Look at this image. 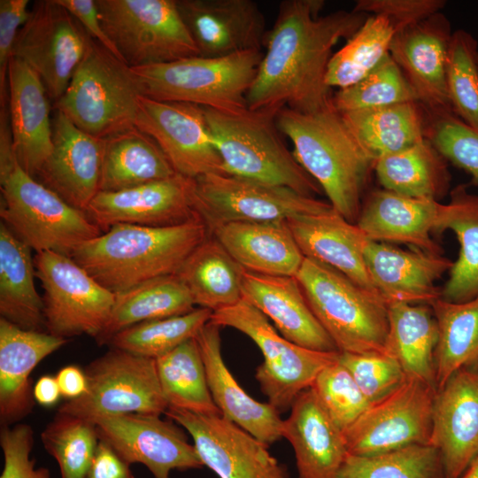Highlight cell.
I'll list each match as a JSON object with an SVG mask.
<instances>
[{
  "label": "cell",
  "instance_id": "11",
  "mask_svg": "<svg viewBox=\"0 0 478 478\" xmlns=\"http://www.w3.org/2000/svg\"><path fill=\"white\" fill-rule=\"evenodd\" d=\"M86 393L60 405L58 413L94 421L128 413H165L168 405L158 377L156 360L111 348L84 370Z\"/></svg>",
  "mask_w": 478,
  "mask_h": 478
},
{
  "label": "cell",
  "instance_id": "6",
  "mask_svg": "<svg viewBox=\"0 0 478 478\" xmlns=\"http://www.w3.org/2000/svg\"><path fill=\"white\" fill-rule=\"evenodd\" d=\"M142 96L131 67L91 39L55 109L83 132L104 139L135 127Z\"/></svg>",
  "mask_w": 478,
  "mask_h": 478
},
{
  "label": "cell",
  "instance_id": "35",
  "mask_svg": "<svg viewBox=\"0 0 478 478\" xmlns=\"http://www.w3.org/2000/svg\"><path fill=\"white\" fill-rule=\"evenodd\" d=\"M176 174L157 143L135 126L104 139L99 191H120Z\"/></svg>",
  "mask_w": 478,
  "mask_h": 478
},
{
  "label": "cell",
  "instance_id": "49",
  "mask_svg": "<svg viewBox=\"0 0 478 478\" xmlns=\"http://www.w3.org/2000/svg\"><path fill=\"white\" fill-rule=\"evenodd\" d=\"M310 388L342 431L349 428L370 405L349 370L339 360L321 370Z\"/></svg>",
  "mask_w": 478,
  "mask_h": 478
},
{
  "label": "cell",
  "instance_id": "48",
  "mask_svg": "<svg viewBox=\"0 0 478 478\" xmlns=\"http://www.w3.org/2000/svg\"><path fill=\"white\" fill-rule=\"evenodd\" d=\"M477 54V41L469 32H453L446 66L451 108L465 124L478 132Z\"/></svg>",
  "mask_w": 478,
  "mask_h": 478
},
{
  "label": "cell",
  "instance_id": "4",
  "mask_svg": "<svg viewBox=\"0 0 478 478\" xmlns=\"http://www.w3.org/2000/svg\"><path fill=\"white\" fill-rule=\"evenodd\" d=\"M204 110L226 173L284 186L307 197L320 193V185L282 142L278 110Z\"/></svg>",
  "mask_w": 478,
  "mask_h": 478
},
{
  "label": "cell",
  "instance_id": "27",
  "mask_svg": "<svg viewBox=\"0 0 478 478\" xmlns=\"http://www.w3.org/2000/svg\"><path fill=\"white\" fill-rule=\"evenodd\" d=\"M282 436L294 450L297 478H337L349 454L343 434L311 388L292 403Z\"/></svg>",
  "mask_w": 478,
  "mask_h": 478
},
{
  "label": "cell",
  "instance_id": "52",
  "mask_svg": "<svg viewBox=\"0 0 478 478\" xmlns=\"http://www.w3.org/2000/svg\"><path fill=\"white\" fill-rule=\"evenodd\" d=\"M34 432L27 424L4 426L0 445L4 455V468L0 478H50L47 468H35L30 458Z\"/></svg>",
  "mask_w": 478,
  "mask_h": 478
},
{
  "label": "cell",
  "instance_id": "14",
  "mask_svg": "<svg viewBox=\"0 0 478 478\" xmlns=\"http://www.w3.org/2000/svg\"><path fill=\"white\" fill-rule=\"evenodd\" d=\"M436 393L434 385L406 375L399 387L371 403L343 431L348 453L368 456L430 443Z\"/></svg>",
  "mask_w": 478,
  "mask_h": 478
},
{
  "label": "cell",
  "instance_id": "46",
  "mask_svg": "<svg viewBox=\"0 0 478 478\" xmlns=\"http://www.w3.org/2000/svg\"><path fill=\"white\" fill-rule=\"evenodd\" d=\"M408 102H419L417 95L389 53L361 81L338 89L332 97L338 112Z\"/></svg>",
  "mask_w": 478,
  "mask_h": 478
},
{
  "label": "cell",
  "instance_id": "8",
  "mask_svg": "<svg viewBox=\"0 0 478 478\" xmlns=\"http://www.w3.org/2000/svg\"><path fill=\"white\" fill-rule=\"evenodd\" d=\"M2 222L35 252L71 257L103 233L78 210L28 174L18 163L0 175Z\"/></svg>",
  "mask_w": 478,
  "mask_h": 478
},
{
  "label": "cell",
  "instance_id": "42",
  "mask_svg": "<svg viewBox=\"0 0 478 478\" xmlns=\"http://www.w3.org/2000/svg\"><path fill=\"white\" fill-rule=\"evenodd\" d=\"M155 360L160 387L168 407L197 413L221 414L212 399L205 366L195 338L182 343Z\"/></svg>",
  "mask_w": 478,
  "mask_h": 478
},
{
  "label": "cell",
  "instance_id": "37",
  "mask_svg": "<svg viewBox=\"0 0 478 478\" xmlns=\"http://www.w3.org/2000/svg\"><path fill=\"white\" fill-rule=\"evenodd\" d=\"M245 269L209 235L185 259L177 273L195 305L212 312L243 299Z\"/></svg>",
  "mask_w": 478,
  "mask_h": 478
},
{
  "label": "cell",
  "instance_id": "36",
  "mask_svg": "<svg viewBox=\"0 0 478 478\" xmlns=\"http://www.w3.org/2000/svg\"><path fill=\"white\" fill-rule=\"evenodd\" d=\"M31 251L1 221V318L22 329L42 331L45 329L43 300L35 289Z\"/></svg>",
  "mask_w": 478,
  "mask_h": 478
},
{
  "label": "cell",
  "instance_id": "56",
  "mask_svg": "<svg viewBox=\"0 0 478 478\" xmlns=\"http://www.w3.org/2000/svg\"><path fill=\"white\" fill-rule=\"evenodd\" d=\"M129 466L109 444L99 440L85 478H135Z\"/></svg>",
  "mask_w": 478,
  "mask_h": 478
},
{
  "label": "cell",
  "instance_id": "16",
  "mask_svg": "<svg viewBox=\"0 0 478 478\" xmlns=\"http://www.w3.org/2000/svg\"><path fill=\"white\" fill-rule=\"evenodd\" d=\"M135 126L157 143L178 174L197 179L226 173L204 107L143 95Z\"/></svg>",
  "mask_w": 478,
  "mask_h": 478
},
{
  "label": "cell",
  "instance_id": "44",
  "mask_svg": "<svg viewBox=\"0 0 478 478\" xmlns=\"http://www.w3.org/2000/svg\"><path fill=\"white\" fill-rule=\"evenodd\" d=\"M212 312L197 307L185 314L141 322L120 331L107 344L111 348L156 359L195 338L211 320Z\"/></svg>",
  "mask_w": 478,
  "mask_h": 478
},
{
  "label": "cell",
  "instance_id": "30",
  "mask_svg": "<svg viewBox=\"0 0 478 478\" xmlns=\"http://www.w3.org/2000/svg\"><path fill=\"white\" fill-rule=\"evenodd\" d=\"M286 222L305 258L326 264L378 294L365 261L364 249L368 239L356 224L334 209L292 217Z\"/></svg>",
  "mask_w": 478,
  "mask_h": 478
},
{
  "label": "cell",
  "instance_id": "23",
  "mask_svg": "<svg viewBox=\"0 0 478 478\" xmlns=\"http://www.w3.org/2000/svg\"><path fill=\"white\" fill-rule=\"evenodd\" d=\"M103 147L104 139L83 132L56 111L52 150L37 174L40 182L85 212L99 192Z\"/></svg>",
  "mask_w": 478,
  "mask_h": 478
},
{
  "label": "cell",
  "instance_id": "40",
  "mask_svg": "<svg viewBox=\"0 0 478 478\" xmlns=\"http://www.w3.org/2000/svg\"><path fill=\"white\" fill-rule=\"evenodd\" d=\"M374 170L382 189L401 196L439 202L450 190L448 161L427 138L379 158Z\"/></svg>",
  "mask_w": 478,
  "mask_h": 478
},
{
  "label": "cell",
  "instance_id": "50",
  "mask_svg": "<svg viewBox=\"0 0 478 478\" xmlns=\"http://www.w3.org/2000/svg\"><path fill=\"white\" fill-rule=\"evenodd\" d=\"M426 138L478 186V132L451 112H428Z\"/></svg>",
  "mask_w": 478,
  "mask_h": 478
},
{
  "label": "cell",
  "instance_id": "3",
  "mask_svg": "<svg viewBox=\"0 0 478 478\" xmlns=\"http://www.w3.org/2000/svg\"><path fill=\"white\" fill-rule=\"evenodd\" d=\"M276 125L291 141L294 156L320 185L333 209L356 224L374 161L361 148L333 106L312 113L287 107Z\"/></svg>",
  "mask_w": 478,
  "mask_h": 478
},
{
  "label": "cell",
  "instance_id": "25",
  "mask_svg": "<svg viewBox=\"0 0 478 478\" xmlns=\"http://www.w3.org/2000/svg\"><path fill=\"white\" fill-rule=\"evenodd\" d=\"M7 85L14 154L35 178L52 150L50 96L38 74L19 58L10 61Z\"/></svg>",
  "mask_w": 478,
  "mask_h": 478
},
{
  "label": "cell",
  "instance_id": "5",
  "mask_svg": "<svg viewBox=\"0 0 478 478\" xmlns=\"http://www.w3.org/2000/svg\"><path fill=\"white\" fill-rule=\"evenodd\" d=\"M295 277L340 352H385L388 304L380 295L309 258H304Z\"/></svg>",
  "mask_w": 478,
  "mask_h": 478
},
{
  "label": "cell",
  "instance_id": "39",
  "mask_svg": "<svg viewBox=\"0 0 478 478\" xmlns=\"http://www.w3.org/2000/svg\"><path fill=\"white\" fill-rule=\"evenodd\" d=\"M193 298L176 274L158 277L115 294L108 320L95 339L107 344L120 331L141 322L185 314L195 309Z\"/></svg>",
  "mask_w": 478,
  "mask_h": 478
},
{
  "label": "cell",
  "instance_id": "21",
  "mask_svg": "<svg viewBox=\"0 0 478 478\" xmlns=\"http://www.w3.org/2000/svg\"><path fill=\"white\" fill-rule=\"evenodd\" d=\"M430 443L445 478H460L478 456V366L458 370L436 390Z\"/></svg>",
  "mask_w": 478,
  "mask_h": 478
},
{
  "label": "cell",
  "instance_id": "45",
  "mask_svg": "<svg viewBox=\"0 0 478 478\" xmlns=\"http://www.w3.org/2000/svg\"><path fill=\"white\" fill-rule=\"evenodd\" d=\"M337 478H445L431 443L412 444L368 456L348 454Z\"/></svg>",
  "mask_w": 478,
  "mask_h": 478
},
{
  "label": "cell",
  "instance_id": "22",
  "mask_svg": "<svg viewBox=\"0 0 478 478\" xmlns=\"http://www.w3.org/2000/svg\"><path fill=\"white\" fill-rule=\"evenodd\" d=\"M199 56L220 58L261 50L264 15L252 0H176Z\"/></svg>",
  "mask_w": 478,
  "mask_h": 478
},
{
  "label": "cell",
  "instance_id": "59",
  "mask_svg": "<svg viewBox=\"0 0 478 478\" xmlns=\"http://www.w3.org/2000/svg\"><path fill=\"white\" fill-rule=\"evenodd\" d=\"M460 478H478V456L472 461Z\"/></svg>",
  "mask_w": 478,
  "mask_h": 478
},
{
  "label": "cell",
  "instance_id": "53",
  "mask_svg": "<svg viewBox=\"0 0 478 478\" xmlns=\"http://www.w3.org/2000/svg\"><path fill=\"white\" fill-rule=\"evenodd\" d=\"M445 5L444 0H358L352 10L385 16L398 32L441 12Z\"/></svg>",
  "mask_w": 478,
  "mask_h": 478
},
{
  "label": "cell",
  "instance_id": "43",
  "mask_svg": "<svg viewBox=\"0 0 478 478\" xmlns=\"http://www.w3.org/2000/svg\"><path fill=\"white\" fill-rule=\"evenodd\" d=\"M397 34L393 23L382 15H369L346 44L331 57L326 83L338 89L366 77L389 53Z\"/></svg>",
  "mask_w": 478,
  "mask_h": 478
},
{
  "label": "cell",
  "instance_id": "34",
  "mask_svg": "<svg viewBox=\"0 0 478 478\" xmlns=\"http://www.w3.org/2000/svg\"><path fill=\"white\" fill-rule=\"evenodd\" d=\"M451 230L459 243V257L449 270L441 298L465 302L478 297V195L456 186L441 204L435 233Z\"/></svg>",
  "mask_w": 478,
  "mask_h": 478
},
{
  "label": "cell",
  "instance_id": "31",
  "mask_svg": "<svg viewBox=\"0 0 478 478\" xmlns=\"http://www.w3.org/2000/svg\"><path fill=\"white\" fill-rule=\"evenodd\" d=\"M67 340L44 331L22 329L0 318V419L4 426L33 407L29 375Z\"/></svg>",
  "mask_w": 478,
  "mask_h": 478
},
{
  "label": "cell",
  "instance_id": "12",
  "mask_svg": "<svg viewBox=\"0 0 478 478\" xmlns=\"http://www.w3.org/2000/svg\"><path fill=\"white\" fill-rule=\"evenodd\" d=\"M193 205L209 234L227 222L287 220L333 210L329 203L284 186L218 173L194 179Z\"/></svg>",
  "mask_w": 478,
  "mask_h": 478
},
{
  "label": "cell",
  "instance_id": "58",
  "mask_svg": "<svg viewBox=\"0 0 478 478\" xmlns=\"http://www.w3.org/2000/svg\"><path fill=\"white\" fill-rule=\"evenodd\" d=\"M33 396L41 405L51 406L55 405L61 396L56 377L50 375L40 377L34 386Z\"/></svg>",
  "mask_w": 478,
  "mask_h": 478
},
{
  "label": "cell",
  "instance_id": "19",
  "mask_svg": "<svg viewBox=\"0 0 478 478\" xmlns=\"http://www.w3.org/2000/svg\"><path fill=\"white\" fill-rule=\"evenodd\" d=\"M193 185L194 179L177 173L120 191H99L85 212L103 232L116 224H185L201 220L193 205Z\"/></svg>",
  "mask_w": 478,
  "mask_h": 478
},
{
  "label": "cell",
  "instance_id": "57",
  "mask_svg": "<svg viewBox=\"0 0 478 478\" xmlns=\"http://www.w3.org/2000/svg\"><path fill=\"white\" fill-rule=\"evenodd\" d=\"M61 396L68 400L83 396L88 388L85 372L77 366H66L61 368L55 376Z\"/></svg>",
  "mask_w": 478,
  "mask_h": 478
},
{
  "label": "cell",
  "instance_id": "7",
  "mask_svg": "<svg viewBox=\"0 0 478 478\" xmlns=\"http://www.w3.org/2000/svg\"><path fill=\"white\" fill-rule=\"evenodd\" d=\"M263 53L248 50L220 58L196 56L131 67L143 96L222 112L247 108V94Z\"/></svg>",
  "mask_w": 478,
  "mask_h": 478
},
{
  "label": "cell",
  "instance_id": "54",
  "mask_svg": "<svg viewBox=\"0 0 478 478\" xmlns=\"http://www.w3.org/2000/svg\"><path fill=\"white\" fill-rule=\"evenodd\" d=\"M28 0H0V102L8 98V67L14 44L31 10Z\"/></svg>",
  "mask_w": 478,
  "mask_h": 478
},
{
  "label": "cell",
  "instance_id": "15",
  "mask_svg": "<svg viewBox=\"0 0 478 478\" xmlns=\"http://www.w3.org/2000/svg\"><path fill=\"white\" fill-rule=\"evenodd\" d=\"M91 38L55 0L36 1L17 36L12 58L27 63L56 103L66 90Z\"/></svg>",
  "mask_w": 478,
  "mask_h": 478
},
{
  "label": "cell",
  "instance_id": "10",
  "mask_svg": "<svg viewBox=\"0 0 478 478\" xmlns=\"http://www.w3.org/2000/svg\"><path fill=\"white\" fill-rule=\"evenodd\" d=\"M102 27L130 67L199 56L176 0H96Z\"/></svg>",
  "mask_w": 478,
  "mask_h": 478
},
{
  "label": "cell",
  "instance_id": "24",
  "mask_svg": "<svg viewBox=\"0 0 478 478\" xmlns=\"http://www.w3.org/2000/svg\"><path fill=\"white\" fill-rule=\"evenodd\" d=\"M371 281L383 300L430 305L441 297L436 281L449 272L453 261L442 255L411 247L402 250L368 240L364 249Z\"/></svg>",
  "mask_w": 478,
  "mask_h": 478
},
{
  "label": "cell",
  "instance_id": "13",
  "mask_svg": "<svg viewBox=\"0 0 478 478\" xmlns=\"http://www.w3.org/2000/svg\"><path fill=\"white\" fill-rule=\"evenodd\" d=\"M34 263L43 289L46 332L65 339L80 335L96 339L108 320L115 294L69 256L41 251Z\"/></svg>",
  "mask_w": 478,
  "mask_h": 478
},
{
  "label": "cell",
  "instance_id": "9",
  "mask_svg": "<svg viewBox=\"0 0 478 478\" xmlns=\"http://www.w3.org/2000/svg\"><path fill=\"white\" fill-rule=\"evenodd\" d=\"M210 321L233 328L257 344L264 361L257 367L255 377L268 403L280 412L290 409L320 371L339 358V351H314L286 339L260 311L243 299L213 312Z\"/></svg>",
  "mask_w": 478,
  "mask_h": 478
},
{
  "label": "cell",
  "instance_id": "60",
  "mask_svg": "<svg viewBox=\"0 0 478 478\" xmlns=\"http://www.w3.org/2000/svg\"><path fill=\"white\" fill-rule=\"evenodd\" d=\"M477 64H478V54H477Z\"/></svg>",
  "mask_w": 478,
  "mask_h": 478
},
{
  "label": "cell",
  "instance_id": "33",
  "mask_svg": "<svg viewBox=\"0 0 478 478\" xmlns=\"http://www.w3.org/2000/svg\"><path fill=\"white\" fill-rule=\"evenodd\" d=\"M340 114L353 137L374 162L426 138L428 111L419 102Z\"/></svg>",
  "mask_w": 478,
  "mask_h": 478
},
{
  "label": "cell",
  "instance_id": "18",
  "mask_svg": "<svg viewBox=\"0 0 478 478\" xmlns=\"http://www.w3.org/2000/svg\"><path fill=\"white\" fill-rule=\"evenodd\" d=\"M99 440L128 464L144 465L154 478H170L173 469L204 466L184 433L160 415L128 413L92 421Z\"/></svg>",
  "mask_w": 478,
  "mask_h": 478
},
{
  "label": "cell",
  "instance_id": "20",
  "mask_svg": "<svg viewBox=\"0 0 478 478\" xmlns=\"http://www.w3.org/2000/svg\"><path fill=\"white\" fill-rule=\"evenodd\" d=\"M452 34L450 20L439 12L397 32L389 47L390 57L428 112H452L446 79Z\"/></svg>",
  "mask_w": 478,
  "mask_h": 478
},
{
  "label": "cell",
  "instance_id": "28",
  "mask_svg": "<svg viewBox=\"0 0 478 478\" xmlns=\"http://www.w3.org/2000/svg\"><path fill=\"white\" fill-rule=\"evenodd\" d=\"M220 328L209 321L195 337L212 399L225 418L270 445L283 437V420L271 404L248 395L230 373L221 354Z\"/></svg>",
  "mask_w": 478,
  "mask_h": 478
},
{
  "label": "cell",
  "instance_id": "55",
  "mask_svg": "<svg viewBox=\"0 0 478 478\" xmlns=\"http://www.w3.org/2000/svg\"><path fill=\"white\" fill-rule=\"evenodd\" d=\"M68 11L82 26L91 39L100 43L120 60L121 58L112 42L105 34L99 18L95 0H55Z\"/></svg>",
  "mask_w": 478,
  "mask_h": 478
},
{
  "label": "cell",
  "instance_id": "17",
  "mask_svg": "<svg viewBox=\"0 0 478 478\" xmlns=\"http://www.w3.org/2000/svg\"><path fill=\"white\" fill-rule=\"evenodd\" d=\"M165 414L188 431L203 465L220 478H289L268 445L222 414L173 407Z\"/></svg>",
  "mask_w": 478,
  "mask_h": 478
},
{
  "label": "cell",
  "instance_id": "32",
  "mask_svg": "<svg viewBox=\"0 0 478 478\" xmlns=\"http://www.w3.org/2000/svg\"><path fill=\"white\" fill-rule=\"evenodd\" d=\"M210 235L251 273L295 276L305 258L286 220L227 222Z\"/></svg>",
  "mask_w": 478,
  "mask_h": 478
},
{
  "label": "cell",
  "instance_id": "51",
  "mask_svg": "<svg viewBox=\"0 0 478 478\" xmlns=\"http://www.w3.org/2000/svg\"><path fill=\"white\" fill-rule=\"evenodd\" d=\"M338 360L349 370L370 404L395 390L406 376L399 363L386 352L339 351Z\"/></svg>",
  "mask_w": 478,
  "mask_h": 478
},
{
  "label": "cell",
  "instance_id": "2",
  "mask_svg": "<svg viewBox=\"0 0 478 478\" xmlns=\"http://www.w3.org/2000/svg\"><path fill=\"white\" fill-rule=\"evenodd\" d=\"M209 235L202 220L171 227L116 224L80 245L71 258L117 294L175 274Z\"/></svg>",
  "mask_w": 478,
  "mask_h": 478
},
{
  "label": "cell",
  "instance_id": "47",
  "mask_svg": "<svg viewBox=\"0 0 478 478\" xmlns=\"http://www.w3.org/2000/svg\"><path fill=\"white\" fill-rule=\"evenodd\" d=\"M41 439L58 462L61 478H85L99 443L93 422L58 413L42 432Z\"/></svg>",
  "mask_w": 478,
  "mask_h": 478
},
{
  "label": "cell",
  "instance_id": "26",
  "mask_svg": "<svg viewBox=\"0 0 478 478\" xmlns=\"http://www.w3.org/2000/svg\"><path fill=\"white\" fill-rule=\"evenodd\" d=\"M243 299L271 320L290 342L319 351H339L312 312L295 276H272L245 271Z\"/></svg>",
  "mask_w": 478,
  "mask_h": 478
},
{
  "label": "cell",
  "instance_id": "1",
  "mask_svg": "<svg viewBox=\"0 0 478 478\" xmlns=\"http://www.w3.org/2000/svg\"><path fill=\"white\" fill-rule=\"evenodd\" d=\"M323 0H284L247 94L250 110L283 107L312 113L333 106L326 73L333 48L349 40L369 14L340 10L320 16Z\"/></svg>",
  "mask_w": 478,
  "mask_h": 478
},
{
  "label": "cell",
  "instance_id": "41",
  "mask_svg": "<svg viewBox=\"0 0 478 478\" xmlns=\"http://www.w3.org/2000/svg\"><path fill=\"white\" fill-rule=\"evenodd\" d=\"M436 320V390L458 370L478 366V297L465 302L438 298L430 305Z\"/></svg>",
  "mask_w": 478,
  "mask_h": 478
},
{
  "label": "cell",
  "instance_id": "38",
  "mask_svg": "<svg viewBox=\"0 0 478 478\" xmlns=\"http://www.w3.org/2000/svg\"><path fill=\"white\" fill-rule=\"evenodd\" d=\"M385 352L401 366L405 375L436 384L435 351L438 328L428 305L390 303Z\"/></svg>",
  "mask_w": 478,
  "mask_h": 478
},
{
  "label": "cell",
  "instance_id": "29",
  "mask_svg": "<svg viewBox=\"0 0 478 478\" xmlns=\"http://www.w3.org/2000/svg\"><path fill=\"white\" fill-rule=\"evenodd\" d=\"M441 203L401 196L384 189L371 191L362 202L356 225L366 238L401 243L431 253H442L433 240Z\"/></svg>",
  "mask_w": 478,
  "mask_h": 478
}]
</instances>
